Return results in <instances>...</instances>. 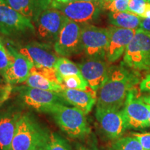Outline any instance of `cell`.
Instances as JSON below:
<instances>
[{"instance_id": "cell-1", "label": "cell", "mask_w": 150, "mask_h": 150, "mask_svg": "<svg viewBox=\"0 0 150 150\" xmlns=\"http://www.w3.org/2000/svg\"><path fill=\"white\" fill-rule=\"evenodd\" d=\"M139 81L138 72L123 63L110 67L107 77L97 91V107L122 109L129 93Z\"/></svg>"}, {"instance_id": "cell-2", "label": "cell", "mask_w": 150, "mask_h": 150, "mask_svg": "<svg viewBox=\"0 0 150 150\" xmlns=\"http://www.w3.org/2000/svg\"><path fill=\"white\" fill-rule=\"evenodd\" d=\"M49 132L33 115L23 112L17 125L9 150H42Z\"/></svg>"}, {"instance_id": "cell-3", "label": "cell", "mask_w": 150, "mask_h": 150, "mask_svg": "<svg viewBox=\"0 0 150 150\" xmlns=\"http://www.w3.org/2000/svg\"><path fill=\"white\" fill-rule=\"evenodd\" d=\"M47 113L50 114L61 130L71 138L83 139L91 134L86 115L77 108L59 104L52 106Z\"/></svg>"}, {"instance_id": "cell-4", "label": "cell", "mask_w": 150, "mask_h": 150, "mask_svg": "<svg viewBox=\"0 0 150 150\" xmlns=\"http://www.w3.org/2000/svg\"><path fill=\"white\" fill-rule=\"evenodd\" d=\"M0 33L11 38H20L35 34L34 24L10 6L5 0H0Z\"/></svg>"}, {"instance_id": "cell-5", "label": "cell", "mask_w": 150, "mask_h": 150, "mask_svg": "<svg viewBox=\"0 0 150 150\" xmlns=\"http://www.w3.org/2000/svg\"><path fill=\"white\" fill-rule=\"evenodd\" d=\"M123 63L136 72L150 70V33L136 30L124 54Z\"/></svg>"}, {"instance_id": "cell-6", "label": "cell", "mask_w": 150, "mask_h": 150, "mask_svg": "<svg viewBox=\"0 0 150 150\" xmlns=\"http://www.w3.org/2000/svg\"><path fill=\"white\" fill-rule=\"evenodd\" d=\"M19 100L28 107L39 112H46L54 105L67 103L59 93L45 91L26 85L13 88Z\"/></svg>"}, {"instance_id": "cell-7", "label": "cell", "mask_w": 150, "mask_h": 150, "mask_svg": "<svg viewBox=\"0 0 150 150\" xmlns=\"http://www.w3.org/2000/svg\"><path fill=\"white\" fill-rule=\"evenodd\" d=\"M81 39L83 52L88 59H106L109 30L93 24H82Z\"/></svg>"}, {"instance_id": "cell-8", "label": "cell", "mask_w": 150, "mask_h": 150, "mask_svg": "<svg viewBox=\"0 0 150 150\" xmlns=\"http://www.w3.org/2000/svg\"><path fill=\"white\" fill-rule=\"evenodd\" d=\"M52 8L63 13L67 18L80 24H92L100 16L103 11L99 1H74L66 4L53 1Z\"/></svg>"}, {"instance_id": "cell-9", "label": "cell", "mask_w": 150, "mask_h": 150, "mask_svg": "<svg viewBox=\"0 0 150 150\" xmlns=\"http://www.w3.org/2000/svg\"><path fill=\"white\" fill-rule=\"evenodd\" d=\"M68 20L60 11L54 8H49L39 16L34 23L35 35L41 42L54 45Z\"/></svg>"}, {"instance_id": "cell-10", "label": "cell", "mask_w": 150, "mask_h": 150, "mask_svg": "<svg viewBox=\"0 0 150 150\" xmlns=\"http://www.w3.org/2000/svg\"><path fill=\"white\" fill-rule=\"evenodd\" d=\"M122 110L127 129L141 130L150 127L149 104L137 96L135 88L129 93Z\"/></svg>"}, {"instance_id": "cell-11", "label": "cell", "mask_w": 150, "mask_h": 150, "mask_svg": "<svg viewBox=\"0 0 150 150\" xmlns=\"http://www.w3.org/2000/svg\"><path fill=\"white\" fill-rule=\"evenodd\" d=\"M81 24L69 19L54 44V52L61 57H70L83 52L81 39Z\"/></svg>"}, {"instance_id": "cell-12", "label": "cell", "mask_w": 150, "mask_h": 150, "mask_svg": "<svg viewBox=\"0 0 150 150\" xmlns=\"http://www.w3.org/2000/svg\"><path fill=\"white\" fill-rule=\"evenodd\" d=\"M15 47L25 56L35 67L54 68L59 59L53 45L41 41H30Z\"/></svg>"}, {"instance_id": "cell-13", "label": "cell", "mask_w": 150, "mask_h": 150, "mask_svg": "<svg viewBox=\"0 0 150 150\" xmlns=\"http://www.w3.org/2000/svg\"><path fill=\"white\" fill-rule=\"evenodd\" d=\"M95 117L103 134L110 140L122 137L127 129L122 109L97 107Z\"/></svg>"}, {"instance_id": "cell-14", "label": "cell", "mask_w": 150, "mask_h": 150, "mask_svg": "<svg viewBox=\"0 0 150 150\" xmlns=\"http://www.w3.org/2000/svg\"><path fill=\"white\" fill-rule=\"evenodd\" d=\"M7 102L0 106V150L10 149L17 125L23 113L20 105Z\"/></svg>"}, {"instance_id": "cell-15", "label": "cell", "mask_w": 150, "mask_h": 150, "mask_svg": "<svg viewBox=\"0 0 150 150\" xmlns=\"http://www.w3.org/2000/svg\"><path fill=\"white\" fill-rule=\"evenodd\" d=\"M11 56V64L6 72L4 79L11 85L24 83L31 74L33 63L25 56L18 51L13 44L7 43Z\"/></svg>"}, {"instance_id": "cell-16", "label": "cell", "mask_w": 150, "mask_h": 150, "mask_svg": "<svg viewBox=\"0 0 150 150\" xmlns=\"http://www.w3.org/2000/svg\"><path fill=\"white\" fill-rule=\"evenodd\" d=\"M137 29H124L114 26L108 28L109 40L106 53V59L108 63H115L120 59L134 38Z\"/></svg>"}, {"instance_id": "cell-17", "label": "cell", "mask_w": 150, "mask_h": 150, "mask_svg": "<svg viewBox=\"0 0 150 150\" xmlns=\"http://www.w3.org/2000/svg\"><path fill=\"white\" fill-rule=\"evenodd\" d=\"M24 83L31 88L59 93L64 88L55 69L47 67L33 66L31 74Z\"/></svg>"}, {"instance_id": "cell-18", "label": "cell", "mask_w": 150, "mask_h": 150, "mask_svg": "<svg viewBox=\"0 0 150 150\" xmlns=\"http://www.w3.org/2000/svg\"><path fill=\"white\" fill-rule=\"evenodd\" d=\"M81 73L92 89L97 91L106 80L109 70L108 62L104 59H87L78 64Z\"/></svg>"}, {"instance_id": "cell-19", "label": "cell", "mask_w": 150, "mask_h": 150, "mask_svg": "<svg viewBox=\"0 0 150 150\" xmlns=\"http://www.w3.org/2000/svg\"><path fill=\"white\" fill-rule=\"evenodd\" d=\"M59 94L67 104L77 108L86 115L91 111L97 101V91H94L90 86L86 90L64 88Z\"/></svg>"}, {"instance_id": "cell-20", "label": "cell", "mask_w": 150, "mask_h": 150, "mask_svg": "<svg viewBox=\"0 0 150 150\" xmlns=\"http://www.w3.org/2000/svg\"><path fill=\"white\" fill-rule=\"evenodd\" d=\"M13 8L31 20L33 24L44 11L52 8L53 0H5Z\"/></svg>"}, {"instance_id": "cell-21", "label": "cell", "mask_w": 150, "mask_h": 150, "mask_svg": "<svg viewBox=\"0 0 150 150\" xmlns=\"http://www.w3.org/2000/svg\"><path fill=\"white\" fill-rule=\"evenodd\" d=\"M108 22L114 27L129 29H139L142 18L129 11L110 12L108 14Z\"/></svg>"}, {"instance_id": "cell-22", "label": "cell", "mask_w": 150, "mask_h": 150, "mask_svg": "<svg viewBox=\"0 0 150 150\" xmlns=\"http://www.w3.org/2000/svg\"><path fill=\"white\" fill-rule=\"evenodd\" d=\"M54 69L57 73L60 81L62 77L64 76L81 74L78 65L75 64L65 57H59L54 65Z\"/></svg>"}, {"instance_id": "cell-23", "label": "cell", "mask_w": 150, "mask_h": 150, "mask_svg": "<svg viewBox=\"0 0 150 150\" xmlns=\"http://www.w3.org/2000/svg\"><path fill=\"white\" fill-rule=\"evenodd\" d=\"M108 150H145L133 136L121 137L114 140Z\"/></svg>"}, {"instance_id": "cell-24", "label": "cell", "mask_w": 150, "mask_h": 150, "mask_svg": "<svg viewBox=\"0 0 150 150\" xmlns=\"http://www.w3.org/2000/svg\"><path fill=\"white\" fill-rule=\"evenodd\" d=\"M42 150H72V148L70 143L63 137L50 131Z\"/></svg>"}, {"instance_id": "cell-25", "label": "cell", "mask_w": 150, "mask_h": 150, "mask_svg": "<svg viewBox=\"0 0 150 150\" xmlns=\"http://www.w3.org/2000/svg\"><path fill=\"white\" fill-rule=\"evenodd\" d=\"M61 82L63 87L66 88L86 90L89 87L87 81L81 74L64 76L61 79Z\"/></svg>"}, {"instance_id": "cell-26", "label": "cell", "mask_w": 150, "mask_h": 150, "mask_svg": "<svg viewBox=\"0 0 150 150\" xmlns=\"http://www.w3.org/2000/svg\"><path fill=\"white\" fill-rule=\"evenodd\" d=\"M129 0H100L102 9L110 12H122L128 10Z\"/></svg>"}, {"instance_id": "cell-27", "label": "cell", "mask_w": 150, "mask_h": 150, "mask_svg": "<svg viewBox=\"0 0 150 150\" xmlns=\"http://www.w3.org/2000/svg\"><path fill=\"white\" fill-rule=\"evenodd\" d=\"M11 64V56L6 46L2 41L0 42V76L4 77L6 72Z\"/></svg>"}, {"instance_id": "cell-28", "label": "cell", "mask_w": 150, "mask_h": 150, "mask_svg": "<svg viewBox=\"0 0 150 150\" xmlns=\"http://www.w3.org/2000/svg\"><path fill=\"white\" fill-rule=\"evenodd\" d=\"M146 4L145 0H129L127 11L141 17L145 11Z\"/></svg>"}, {"instance_id": "cell-29", "label": "cell", "mask_w": 150, "mask_h": 150, "mask_svg": "<svg viewBox=\"0 0 150 150\" xmlns=\"http://www.w3.org/2000/svg\"><path fill=\"white\" fill-rule=\"evenodd\" d=\"M13 87L11 84L4 83L0 84V106L4 104L10 98Z\"/></svg>"}, {"instance_id": "cell-30", "label": "cell", "mask_w": 150, "mask_h": 150, "mask_svg": "<svg viewBox=\"0 0 150 150\" xmlns=\"http://www.w3.org/2000/svg\"><path fill=\"white\" fill-rule=\"evenodd\" d=\"M139 141L145 150H150V133H133L132 135Z\"/></svg>"}, {"instance_id": "cell-31", "label": "cell", "mask_w": 150, "mask_h": 150, "mask_svg": "<svg viewBox=\"0 0 150 150\" xmlns=\"http://www.w3.org/2000/svg\"><path fill=\"white\" fill-rule=\"evenodd\" d=\"M76 150H99L95 140H90L84 143L76 144Z\"/></svg>"}, {"instance_id": "cell-32", "label": "cell", "mask_w": 150, "mask_h": 150, "mask_svg": "<svg viewBox=\"0 0 150 150\" xmlns=\"http://www.w3.org/2000/svg\"><path fill=\"white\" fill-rule=\"evenodd\" d=\"M140 90L142 93H150V73L140 83Z\"/></svg>"}, {"instance_id": "cell-33", "label": "cell", "mask_w": 150, "mask_h": 150, "mask_svg": "<svg viewBox=\"0 0 150 150\" xmlns=\"http://www.w3.org/2000/svg\"><path fill=\"white\" fill-rule=\"evenodd\" d=\"M139 29L150 33V18L142 19Z\"/></svg>"}, {"instance_id": "cell-34", "label": "cell", "mask_w": 150, "mask_h": 150, "mask_svg": "<svg viewBox=\"0 0 150 150\" xmlns=\"http://www.w3.org/2000/svg\"><path fill=\"white\" fill-rule=\"evenodd\" d=\"M141 18L142 19L150 18V3L147 2V4H146L145 11H144L143 14L142 15Z\"/></svg>"}, {"instance_id": "cell-35", "label": "cell", "mask_w": 150, "mask_h": 150, "mask_svg": "<svg viewBox=\"0 0 150 150\" xmlns=\"http://www.w3.org/2000/svg\"><path fill=\"white\" fill-rule=\"evenodd\" d=\"M141 99H142V100H143L144 102L146 103V104L150 105V95L142 97Z\"/></svg>"}, {"instance_id": "cell-36", "label": "cell", "mask_w": 150, "mask_h": 150, "mask_svg": "<svg viewBox=\"0 0 150 150\" xmlns=\"http://www.w3.org/2000/svg\"><path fill=\"white\" fill-rule=\"evenodd\" d=\"M76 1V0H53V1L59 4H66L69 2H72V1Z\"/></svg>"}, {"instance_id": "cell-37", "label": "cell", "mask_w": 150, "mask_h": 150, "mask_svg": "<svg viewBox=\"0 0 150 150\" xmlns=\"http://www.w3.org/2000/svg\"><path fill=\"white\" fill-rule=\"evenodd\" d=\"M76 1H92V2H94V1H99V0H76Z\"/></svg>"}, {"instance_id": "cell-38", "label": "cell", "mask_w": 150, "mask_h": 150, "mask_svg": "<svg viewBox=\"0 0 150 150\" xmlns=\"http://www.w3.org/2000/svg\"><path fill=\"white\" fill-rule=\"evenodd\" d=\"M2 78V77H1ZM1 77H0V84L1 83H6V82L5 81H4V79H1Z\"/></svg>"}, {"instance_id": "cell-39", "label": "cell", "mask_w": 150, "mask_h": 150, "mask_svg": "<svg viewBox=\"0 0 150 150\" xmlns=\"http://www.w3.org/2000/svg\"><path fill=\"white\" fill-rule=\"evenodd\" d=\"M149 124H150V105H149Z\"/></svg>"}, {"instance_id": "cell-40", "label": "cell", "mask_w": 150, "mask_h": 150, "mask_svg": "<svg viewBox=\"0 0 150 150\" xmlns=\"http://www.w3.org/2000/svg\"><path fill=\"white\" fill-rule=\"evenodd\" d=\"M146 1H147V2H148V3H150V0H145Z\"/></svg>"}, {"instance_id": "cell-41", "label": "cell", "mask_w": 150, "mask_h": 150, "mask_svg": "<svg viewBox=\"0 0 150 150\" xmlns=\"http://www.w3.org/2000/svg\"><path fill=\"white\" fill-rule=\"evenodd\" d=\"M1 41H2V40H1V36H0V42H1Z\"/></svg>"}]
</instances>
